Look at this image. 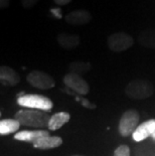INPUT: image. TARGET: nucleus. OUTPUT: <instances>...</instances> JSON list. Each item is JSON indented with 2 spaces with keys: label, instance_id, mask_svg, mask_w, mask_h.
I'll use <instances>...</instances> for the list:
<instances>
[{
  "label": "nucleus",
  "instance_id": "nucleus-1",
  "mask_svg": "<svg viewBox=\"0 0 155 156\" xmlns=\"http://www.w3.org/2000/svg\"><path fill=\"white\" fill-rule=\"evenodd\" d=\"M51 115H48L44 111L33 110V109H22L15 113L16 119L21 125L31 128H47L48 127L49 119Z\"/></svg>",
  "mask_w": 155,
  "mask_h": 156
},
{
  "label": "nucleus",
  "instance_id": "nucleus-2",
  "mask_svg": "<svg viewBox=\"0 0 155 156\" xmlns=\"http://www.w3.org/2000/svg\"><path fill=\"white\" fill-rule=\"evenodd\" d=\"M125 94L134 100H144L154 94V87L146 80H133L126 86Z\"/></svg>",
  "mask_w": 155,
  "mask_h": 156
},
{
  "label": "nucleus",
  "instance_id": "nucleus-3",
  "mask_svg": "<svg viewBox=\"0 0 155 156\" xmlns=\"http://www.w3.org/2000/svg\"><path fill=\"white\" fill-rule=\"evenodd\" d=\"M17 104L21 107L44 112H49L54 107L51 99L41 95H22L17 99Z\"/></svg>",
  "mask_w": 155,
  "mask_h": 156
},
{
  "label": "nucleus",
  "instance_id": "nucleus-4",
  "mask_svg": "<svg viewBox=\"0 0 155 156\" xmlns=\"http://www.w3.org/2000/svg\"><path fill=\"white\" fill-rule=\"evenodd\" d=\"M140 115L136 110H128L122 115L119 121V133L123 137H127L134 133L139 124Z\"/></svg>",
  "mask_w": 155,
  "mask_h": 156
},
{
  "label": "nucleus",
  "instance_id": "nucleus-5",
  "mask_svg": "<svg viewBox=\"0 0 155 156\" xmlns=\"http://www.w3.org/2000/svg\"><path fill=\"white\" fill-rule=\"evenodd\" d=\"M109 48L114 52H122L134 44L133 37L127 32L119 31L112 34L107 39Z\"/></svg>",
  "mask_w": 155,
  "mask_h": 156
},
{
  "label": "nucleus",
  "instance_id": "nucleus-6",
  "mask_svg": "<svg viewBox=\"0 0 155 156\" xmlns=\"http://www.w3.org/2000/svg\"><path fill=\"white\" fill-rule=\"evenodd\" d=\"M27 82L32 87L39 90H48L55 86V81L51 76L41 71H32L26 77Z\"/></svg>",
  "mask_w": 155,
  "mask_h": 156
},
{
  "label": "nucleus",
  "instance_id": "nucleus-7",
  "mask_svg": "<svg viewBox=\"0 0 155 156\" xmlns=\"http://www.w3.org/2000/svg\"><path fill=\"white\" fill-rule=\"evenodd\" d=\"M62 81L69 89L72 90L74 92L80 95H87L90 91V87H89L88 83L79 75L69 73L64 77Z\"/></svg>",
  "mask_w": 155,
  "mask_h": 156
},
{
  "label": "nucleus",
  "instance_id": "nucleus-8",
  "mask_svg": "<svg viewBox=\"0 0 155 156\" xmlns=\"http://www.w3.org/2000/svg\"><path fill=\"white\" fill-rule=\"evenodd\" d=\"M49 132L47 130H23L14 134V139L17 141L30 142L34 144L41 138L48 136Z\"/></svg>",
  "mask_w": 155,
  "mask_h": 156
},
{
  "label": "nucleus",
  "instance_id": "nucleus-9",
  "mask_svg": "<svg viewBox=\"0 0 155 156\" xmlns=\"http://www.w3.org/2000/svg\"><path fill=\"white\" fill-rule=\"evenodd\" d=\"M155 131V119H150L138 125L136 130L134 131L133 139L136 142H141L152 135Z\"/></svg>",
  "mask_w": 155,
  "mask_h": 156
},
{
  "label": "nucleus",
  "instance_id": "nucleus-10",
  "mask_svg": "<svg viewBox=\"0 0 155 156\" xmlns=\"http://www.w3.org/2000/svg\"><path fill=\"white\" fill-rule=\"evenodd\" d=\"M65 19L69 24L72 25H85L91 21L92 15L88 10L85 9H78L70 12L65 16Z\"/></svg>",
  "mask_w": 155,
  "mask_h": 156
},
{
  "label": "nucleus",
  "instance_id": "nucleus-11",
  "mask_svg": "<svg viewBox=\"0 0 155 156\" xmlns=\"http://www.w3.org/2000/svg\"><path fill=\"white\" fill-rule=\"evenodd\" d=\"M0 80L5 86H16L20 82V76L12 68L2 66L0 68Z\"/></svg>",
  "mask_w": 155,
  "mask_h": 156
},
{
  "label": "nucleus",
  "instance_id": "nucleus-12",
  "mask_svg": "<svg viewBox=\"0 0 155 156\" xmlns=\"http://www.w3.org/2000/svg\"><path fill=\"white\" fill-rule=\"evenodd\" d=\"M58 42L62 48L65 49H72L76 48L80 44V36L78 34H72L68 32H62L58 35Z\"/></svg>",
  "mask_w": 155,
  "mask_h": 156
},
{
  "label": "nucleus",
  "instance_id": "nucleus-13",
  "mask_svg": "<svg viewBox=\"0 0 155 156\" xmlns=\"http://www.w3.org/2000/svg\"><path fill=\"white\" fill-rule=\"evenodd\" d=\"M71 119V115L67 112H58L55 113V114L51 116V119H49V123H48V130L51 131H55L58 130L60 128H62L65 124L70 121Z\"/></svg>",
  "mask_w": 155,
  "mask_h": 156
},
{
  "label": "nucleus",
  "instance_id": "nucleus-14",
  "mask_svg": "<svg viewBox=\"0 0 155 156\" xmlns=\"http://www.w3.org/2000/svg\"><path fill=\"white\" fill-rule=\"evenodd\" d=\"M62 144V139L58 136H45V137L41 138V140H38L36 143L33 144V147L36 149H52V148H57L60 147Z\"/></svg>",
  "mask_w": 155,
  "mask_h": 156
},
{
  "label": "nucleus",
  "instance_id": "nucleus-15",
  "mask_svg": "<svg viewBox=\"0 0 155 156\" xmlns=\"http://www.w3.org/2000/svg\"><path fill=\"white\" fill-rule=\"evenodd\" d=\"M20 125L21 124L16 119H2L0 121V134L4 136L14 133L18 131Z\"/></svg>",
  "mask_w": 155,
  "mask_h": 156
},
{
  "label": "nucleus",
  "instance_id": "nucleus-16",
  "mask_svg": "<svg viewBox=\"0 0 155 156\" xmlns=\"http://www.w3.org/2000/svg\"><path fill=\"white\" fill-rule=\"evenodd\" d=\"M138 42L147 48L155 49V29H147L138 36Z\"/></svg>",
  "mask_w": 155,
  "mask_h": 156
},
{
  "label": "nucleus",
  "instance_id": "nucleus-17",
  "mask_svg": "<svg viewBox=\"0 0 155 156\" xmlns=\"http://www.w3.org/2000/svg\"><path fill=\"white\" fill-rule=\"evenodd\" d=\"M91 64L88 62H72L69 66V69H70V73L76 75H84L86 73L90 72L91 69Z\"/></svg>",
  "mask_w": 155,
  "mask_h": 156
},
{
  "label": "nucleus",
  "instance_id": "nucleus-18",
  "mask_svg": "<svg viewBox=\"0 0 155 156\" xmlns=\"http://www.w3.org/2000/svg\"><path fill=\"white\" fill-rule=\"evenodd\" d=\"M113 156H130V148L127 145H120L115 149Z\"/></svg>",
  "mask_w": 155,
  "mask_h": 156
},
{
  "label": "nucleus",
  "instance_id": "nucleus-19",
  "mask_svg": "<svg viewBox=\"0 0 155 156\" xmlns=\"http://www.w3.org/2000/svg\"><path fill=\"white\" fill-rule=\"evenodd\" d=\"M38 0H21V4L23 6L24 8L28 9V8H31L37 3Z\"/></svg>",
  "mask_w": 155,
  "mask_h": 156
},
{
  "label": "nucleus",
  "instance_id": "nucleus-20",
  "mask_svg": "<svg viewBox=\"0 0 155 156\" xmlns=\"http://www.w3.org/2000/svg\"><path fill=\"white\" fill-rule=\"evenodd\" d=\"M72 1V0H54V2L55 3V4H58V5H61V6H62V5H67V4H69Z\"/></svg>",
  "mask_w": 155,
  "mask_h": 156
},
{
  "label": "nucleus",
  "instance_id": "nucleus-21",
  "mask_svg": "<svg viewBox=\"0 0 155 156\" xmlns=\"http://www.w3.org/2000/svg\"><path fill=\"white\" fill-rule=\"evenodd\" d=\"M10 4V0H0V7L7 8Z\"/></svg>",
  "mask_w": 155,
  "mask_h": 156
},
{
  "label": "nucleus",
  "instance_id": "nucleus-22",
  "mask_svg": "<svg viewBox=\"0 0 155 156\" xmlns=\"http://www.w3.org/2000/svg\"><path fill=\"white\" fill-rule=\"evenodd\" d=\"M151 137H152V139L153 140H155V131L152 133V135H151Z\"/></svg>",
  "mask_w": 155,
  "mask_h": 156
},
{
  "label": "nucleus",
  "instance_id": "nucleus-23",
  "mask_svg": "<svg viewBox=\"0 0 155 156\" xmlns=\"http://www.w3.org/2000/svg\"><path fill=\"white\" fill-rule=\"evenodd\" d=\"M72 156H84V155H72Z\"/></svg>",
  "mask_w": 155,
  "mask_h": 156
}]
</instances>
